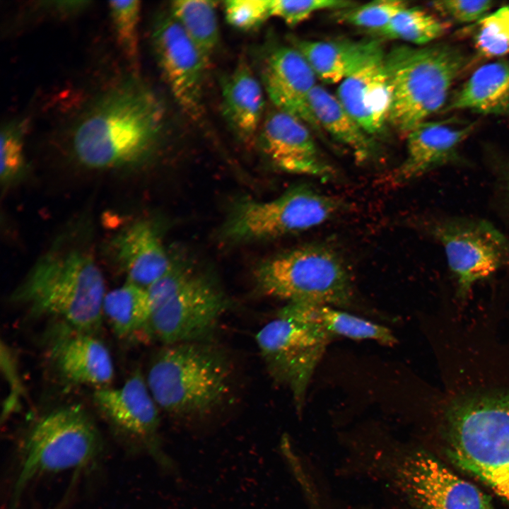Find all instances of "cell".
Returning <instances> with one entry per match:
<instances>
[{"instance_id": "cell-1", "label": "cell", "mask_w": 509, "mask_h": 509, "mask_svg": "<svg viewBox=\"0 0 509 509\" xmlns=\"http://www.w3.org/2000/svg\"><path fill=\"white\" fill-rule=\"evenodd\" d=\"M164 124L158 98L130 81L107 91L74 129L72 146L79 161L93 168L127 165L144 158Z\"/></svg>"}, {"instance_id": "cell-2", "label": "cell", "mask_w": 509, "mask_h": 509, "mask_svg": "<svg viewBox=\"0 0 509 509\" xmlns=\"http://www.w3.org/2000/svg\"><path fill=\"white\" fill-rule=\"evenodd\" d=\"M234 367L226 351L204 340L165 345L146 378L158 406L181 419H201L229 401Z\"/></svg>"}, {"instance_id": "cell-3", "label": "cell", "mask_w": 509, "mask_h": 509, "mask_svg": "<svg viewBox=\"0 0 509 509\" xmlns=\"http://www.w3.org/2000/svg\"><path fill=\"white\" fill-rule=\"evenodd\" d=\"M105 294L103 274L92 256L71 248L40 259L11 300L34 317H57L73 330L93 334L102 322Z\"/></svg>"}, {"instance_id": "cell-4", "label": "cell", "mask_w": 509, "mask_h": 509, "mask_svg": "<svg viewBox=\"0 0 509 509\" xmlns=\"http://www.w3.org/2000/svg\"><path fill=\"white\" fill-rule=\"evenodd\" d=\"M469 63L460 48L448 44L397 45L385 53L392 86L388 122L406 134L441 109Z\"/></svg>"}, {"instance_id": "cell-5", "label": "cell", "mask_w": 509, "mask_h": 509, "mask_svg": "<svg viewBox=\"0 0 509 509\" xmlns=\"http://www.w3.org/2000/svg\"><path fill=\"white\" fill-rule=\"evenodd\" d=\"M450 457L509 504V396L468 399L447 415Z\"/></svg>"}, {"instance_id": "cell-6", "label": "cell", "mask_w": 509, "mask_h": 509, "mask_svg": "<svg viewBox=\"0 0 509 509\" xmlns=\"http://www.w3.org/2000/svg\"><path fill=\"white\" fill-rule=\"evenodd\" d=\"M102 448L95 424L80 406L59 407L46 414L23 442L13 504L33 479L86 467L99 457Z\"/></svg>"}, {"instance_id": "cell-7", "label": "cell", "mask_w": 509, "mask_h": 509, "mask_svg": "<svg viewBox=\"0 0 509 509\" xmlns=\"http://www.w3.org/2000/svg\"><path fill=\"white\" fill-rule=\"evenodd\" d=\"M256 281L266 296L288 303L351 308L352 277L339 255L322 245H305L275 256L256 270Z\"/></svg>"}, {"instance_id": "cell-8", "label": "cell", "mask_w": 509, "mask_h": 509, "mask_svg": "<svg viewBox=\"0 0 509 509\" xmlns=\"http://www.w3.org/2000/svg\"><path fill=\"white\" fill-rule=\"evenodd\" d=\"M342 208L339 199L300 185L271 201H239L223 232L227 238L236 241L278 238L319 226Z\"/></svg>"}, {"instance_id": "cell-9", "label": "cell", "mask_w": 509, "mask_h": 509, "mask_svg": "<svg viewBox=\"0 0 509 509\" xmlns=\"http://www.w3.org/2000/svg\"><path fill=\"white\" fill-rule=\"evenodd\" d=\"M333 339L317 324L278 315L257 334L268 373L291 390L298 411L314 371Z\"/></svg>"}, {"instance_id": "cell-10", "label": "cell", "mask_w": 509, "mask_h": 509, "mask_svg": "<svg viewBox=\"0 0 509 509\" xmlns=\"http://www.w3.org/2000/svg\"><path fill=\"white\" fill-rule=\"evenodd\" d=\"M459 293L465 296L477 281L509 265V240L491 223L481 220H447L434 226Z\"/></svg>"}, {"instance_id": "cell-11", "label": "cell", "mask_w": 509, "mask_h": 509, "mask_svg": "<svg viewBox=\"0 0 509 509\" xmlns=\"http://www.w3.org/2000/svg\"><path fill=\"white\" fill-rule=\"evenodd\" d=\"M228 306L226 295L214 282L195 275L152 311L144 332L164 346L205 340Z\"/></svg>"}, {"instance_id": "cell-12", "label": "cell", "mask_w": 509, "mask_h": 509, "mask_svg": "<svg viewBox=\"0 0 509 509\" xmlns=\"http://www.w3.org/2000/svg\"><path fill=\"white\" fill-rule=\"evenodd\" d=\"M94 402L107 421L159 463L171 465L160 448L159 408L144 376L136 370L118 387L97 388Z\"/></svg>"}, {"instance_id": "cell-13", "label": "cell", "mask_w": 509, "mask_h": 509, "mask_svg": "<svg viewBox=\"0 0 509 509\" xmlns=\"http://www.w3.org/2000/svg\"><path fill=\"white\" fill-rule=\"evenodd\" d=\"M152 40L158 62L176 102L189 116L201 114L204 79L209 68L170 12L158 16Z\"/></svg>"}, {"instance_id": "cell-14", "label": "cell", "mask_w": 509, "mask_h": 509, "mask_svg": "<svg viewBox=\"0 0 509 509\" xmlns=\"http://www.w3.org/2000/svg\"><path fill=\"white\" fill-rule=\"evenodd\" d=\"M399 474L418 509H495L481 490L428 454L406 457Z\"/></svg>"}, {"instance_id": "cell-15", "label": "cell", "mask_w": 509, "mask_h": 509, "mask_svg": "<svg viewBox=\"0 0 509 509\" xmlns=\"http://www.w3.org/2000/svg\"><path fill=\"white\" fill-rule=\"evenodd\" d=\"M261 83L274 107L289 114L322 135L310 95L316 84L312 69L293 46L275 45L263 54Z\"/></svg>"}, {"instance_id": "cell-16", "label": "cell", "mask_w": 509, "mask_h": 509, "mask_svg": "<svg viewBox=\"0 0 509 509\" xmlns=\"http://www.w3.org/2000/svg\"><path fill=\"white\" fill-rule=\"evenodd\" d=\"M259 133L262 150L281 170L322 179L334 176L310 129L298 118L274 107L264 116Z\"/></svg>"}, {"instance_id": "cell-17", "label": "cell", "mask_w": 509, "mask_h": 509, "mask_svg": "<svg viewBox=\"0 0 509 509\" xmlns=\"http://www.w3.org/2000/svg\"><path fill=\"white\" fill-rule=\"evenodd\" d=\"M337 98L353 118L371 136L388 122L392 86L382 50L343 80Z\"/></svg>"}, {"instance_id": "cell-18", "label": "cell", "mask_w": 509, "mask_h": 509, "mask_svg": "<svg viewBox=\"0 0 509 509\" xmlns=\"http://www.w3.org/2000/svg\"><path fill=\"white\" fill-rule=\"evenodd\" d=\"M474 123L457 124L453 121H426L406 136V153L395 170V183L413 180L436 168L457 161L458 148L471 134Z\"/></svg>"}, {"instance_id": "cell-19", "label": "cell", "mask_w": 509, "mask_h": 509, "mask_svg": "<svg viewBox=\"0 0 509 509\" xmlns=\"http://www.w3.org/2000/svg\"><path fill=\"white\" fill-rule=\"evenodd\" d=\"M264 93L245 60L221 80L223 115L236 136L246 143L255 139L262 124Z\"/></svg>"}, {"instance_id": "cell-20", "label": "cell", "mask_w": 509, "mask_h": 509, "mask_svg": "<svg viewBox=\"0 0 509 509\" xmlns=\"http://www.w3.org/2000/svg\"><path fill=\"white\" fill-rule=\"evenodd\" d=\"M54 359L62 377L74 384L102 388L114 378L108 349L91 333L74 330L60 339L54 348Z\"/></svg>"}, {"instance_id": "cell-21", "label": "cell", "mask_w": 509, "mask_h": 509, "mask_svg": "<svg viewBox=\"0 0 509 509\" xmlns=\"http://www.w3.org/2000/svg\"><path fill=\"white\" fill-rule=\"evenodd\" d=\"M117 258L124 269L128 282L147 288L163 276L173 263L151 224L139 221L115 238Z\"/></svg>"}, {"instance_id": "cell-22", "label": "cell", "mask_w": 509, "mask_h": 509, "mask_svg": "<svg viewBox=\"0 0 509 509\" xmlns=\"http://www.w3.org/2000/svg\"><path fill=\"white\" fill-rule=\"evenodd\" d=\"M290 41L317 78L326 83H341L383 50L375 40L318 41L291 37Z\"/></svg>"}, {"instance_id": "cell-23", "label": "cell", "mask_w": 509, "mask_h": 509, "mask_svg": "<svg viewBox=\"0 0 509 509\" xmlns=\"http://www.w3.org/2000/svg\"><path fill=\"white\" fill-rule=\"evenodd\" d=\"M277 315L317 324L334 339H370L385 346L397 343V338L387 327L330 305L288 303Z\"/></svg>"}, {"instance_id": "cell-24", "label": "cell", "mask_w": 509, "mask_h": 509, "mask_svg": "<svg viewBox=\"0 0 509 509\" xmlns=\"http://www.w3.org/2000/svg\"><path fill=\"white\" fill-rule=\"evenodd\" d=\"M468 110L484 115L509 114V61L486 64L454 94L446 110Z\"/></svg>"}, {"instance_id": "cell-25", "label": "cell", "mask_w": 509, "mask_h": 509, "mask_svg": "<svg viewBox=\"0 0 509 509\" xmlns=\"http://www.w3.org/2000/svg\"><path fill=\"white\" fill-rule=\"evenodd\" d=\"M310 103L322 129L348 147L357 160H368L373 155L375 147L372 136L347 112L337 96L316 85L310 93Z\"/></svg>"}, {"instance_id": "cell-26", "label": "cell", "mask_w": 509, "mask_h": 509, "mask_svg": "<svg viewBox=\"0 0 509 509\" xmlns=\"http://www.w3.org/2000/svg\"><path fill=\"white\" fill-rule=\"evenodd\" d=\"M103 313L119 337L144 332L151 313L146 289L127 282L110 291L103 300Z\"/></svg>"}, {"instance_id": "cell-27", "label": "cell", "mask_w": 509, "mask_h": 509, "mask_svg": "<svg viewBox=\"0 0 509 509\" xmlns=\"http://www.w3.org/2000/svg\"><path fill=\"white\" fill-rule=\"evenodd\" d=\"M216 6L213 1L179 0L171 3L170 10L208 67L220 42Z\"/></svg>"}, {"instance_id": "cell-28", "label": "cell", "mask_w": 509, "mask_h": 509, "mask_svg": "<svg viewBox=\"0 0 509 509\" xmlns=\"http://www.w3.org/2000/svg\"><path fill=\"white\" fill-rule=\"evenodd\" d=\"M447 28L446 23L423 9L407 6L373 33L384 38L423 46L442 36Z\"/></svg>"}, {"instance_id": "cell-29", "label": "cell", "mask_w": 509, "mask_h": 509, "mask_svg": "<svg viewBox=\"0 0 509 509\" xmlns=\"http://www.w3.org/2000/svg\"><path fill=\"white\" fill-rule=\"evenodd\" d=\"M108 7L119 46L133 68L136 69L141 2L136 0L110 1Z\"/></svg>"}, {"instance_id": "cell-30", "label": "cell", "mask_w": 509, "mask_h": 509, "mask_svg": "<svg viewBox=\"0 0 509 509\" xmlns=\"http://www.w3.org/2000/svg\"><path fill=\"white\" fill-rule=\"evenodd\" d=\"M477 23L474 42L481 56L498 57L509 53V6L487 14Z\"/></svg>"}, {"instance_id": "cell-31", "label": "cell", "mask_w": 509, "mask_h": 509, "mask_svg": "<svg viewBox=\"0 0 509 509\" xmlns=\"http://www.w3.org/2000/svg\"><path fill=\"white\" fill-rule=\"evenodd\" d=\"M407 6L402 0H377L336 11V16L344 23L375 32Z\"/></svg>"}, {"instance_id": "cell-32", "label": "cell", "mask_w": 509, "mask_h": 509, "mask_svg": "<svg viewBox=\"0 0 509 509\" xmlns=\"http://www.w3.org/2000/svg\"><path fill=\"white\" fill-rule=\"evenodd\" d=\"M27 129L24 120L7 123L1 131V180L5 184L16 179L23 171V137Z\"/></svg>"}, {"instance_id": "cell-33", "label": "cell", "mask_w": 509, "mask_h": 509, "mask_svg": "<svg viewBox=\"0 0 509 509\" xmlns=\"http://www.w3.org/2000/svg\"><path fill=\"white\" fill-rule=\"evenodd\" d=\"M355 5L353 1L344 0H269V11L270 16L281 18L290 26H296L318 11H336Z\"/></svg>"}, {"instance_id": "cell-34", "label": "cell", "mask_w": 509, "mask_h": 509, "mask_svg": "<svg viewBox=\"0 0 509 509\" xmlns=\"http://www.w3.org/2000/svg\"><path fill=\"white\" fill-rule=\"evenodd\" d=\"M225 17L232 27L250 30L270 16L269 0H231L224 2Z\"/></svg>"}, {"instance_id": "cell-35", "label": "cell", "mask_w": 509, "mask_h": 509, "mask_svg": "<svg viewBox=\"0 0 509 509\" xmlns=\"http://www.w3.org/2000/svg\"><path fill=\"white\" fill-rule=\"evenodd\" d=\"M195 275L188 267L173 264L167 273L146 288L151 312L180 291Z\"/></svg>"}, {"instance_id": "cell-36", "label": "cell", "mask_w": 509, "mask_h": 509, "mask_svg": "<svg viewBox=\"0 0 509 509\" xmlns=\"http://www.w3.org/2000/svg\"><path fill=\"white\" fill-rule=\"evenodd\" d=\"M491 1L445 0L431 2V7L441 16L457 23L479 21L493 6Z\"/></svg>"}, {"instance_id": "cell-37", "label": "cell", "mask_w": 509, "mask_h": 509, "mask_svg": "<svg viewBox=\"0 0 509 509\" xmlns=\"http://www.w3.org/2000/svg\"><path fill=\"white\" fill-rule=\"evenodd\" d=\"M506 185L509 192V169L508 170L506 173Z\"/></svg>"}]
</instances>
